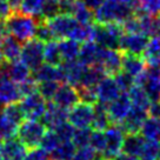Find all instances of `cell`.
<instances>
[{
	"label": "cell",
	"mask_w": 160,
	"mask_h": 160,
	"mask_svg": "<svg viewBox=\"0 0 160 160\" xmlns=\"http://www.w3.org/2000/svg\"><path fill=\"white\" fill-rule=\"evenodd\" d=\"M39 18L25 14L20 11L12 12L2 20L6 34L12 35L13 38L24 44L27 40L34 38L35 28L39 22Z\"/></svg>",
	"instance_id": "6da1fadb"
},
{
	"label": "cell",
	"mask_w": 160,
	"mask_h": 160,
	"mask_svg": "<svg viewBox=\"0 0 160 160\" xmlns=\"http://www.w3.org/2000/svg\"><path fill=\"white\" fill-rule=\"evenodd\" d=\"M94 22L98 24H122L134 14V10L125 0H105L94 11Z\"/></svg>",
	"instance_id": "7a4b0ae2"
},
{
	"label": "cell",
	"mask_w": 160,
	"mask_h": 160,
	"mask_svg": "<svg viewBox=\"0 0 160 160\" xmlns=\"http://www.w3.org/2000/svg\"><path fill=\"white\" fill-rule=\"evenodd\" d=\"M125 32L121 24H93L92 40L101 47L119 50L120 38Z\"/></svg>",
	"instance_id": "3957f363"
},
{
	"label": "cell",
	"mask_w": 160,
	"mask_h": 160,
	"mask_svg": "<svg viewBox=\"0 0 160 160\" xmlns=\"http://www.w3.org/2000/svg\"><path fill=\"white\" fill-rule=\"evenodd\" d=\"M46 132V127L39 120H24L17 131V138L26 148H33L40 144L41 138Z\"/></svg>",
	"instance_id": "277c9868"
},
{
	"label": "cell",
	"mask_w": 160,
	"mask_h": 160,
	"mask_svg": "<svg viewBox=\"0 0 160 160\" xmlns=\"http://www.w3.org/2000/svg\"><path fill=\"white\" fill-rule=\"evenodd\" d=\"M44 47L45 42L32 38L21 45L20 60L25 64L31 71L37 70L40 65L44 64Z\"/></svg>",
	"instance_id": "5b68a950"
},
{
	"label": "cell",
	"mask_w": 160,
	"mask_h": 160,
	"mask_svg": "<svg viewBox=\"0 0 160 160\" xmlns=\"http://www.w3.org/2000/svg\"><path fill=\"white\" fill-rule=\"evenodd\" d=\"M135 85L141 86L147 93L151 101L160 99V68L147 66L139 75L134 78Z\"/></svg>",
	"instance_id": "8992f818"
},
{
	"label": "cell",
	"mask_w": 160,
	"mask_h": 160,
	"mask_svg": "<svg viewBox=\"0 0 160 160\" xmlns=\"http://www.w3.org/2000/svg\"><path fill=\"white\" fill-rule=\"evenodd\" d=\"M104 132L106 137V148L101 157L105 159L114 160L115 157L121 153L125 132L119 124H111Z\"/></svg>",
	"instance_id": "52a82bcc"
},
{
	"label": "cell",
	"mask_w": 160,
	"mask_h": 160,
	"mask_svg": "<svg viewBox=\"0 0 160 160\" xmlns=\"http://www.w3.org/2000/svg\"><path fill=\"white\" fill-rule=\"evenodd\" d=\"M47 24L51 27V30L53 32L55 39H65V38H71L75 27L78 26V21L71 14H59L54 15L53 18L47 19Z\"/></svg>",
	"instance_id": "ba28073f"
},
{
	"label": "cell",
	"mask_w": 160,
	"mask_h": 160,
	"mask_svg": "<svg viewBox=\"0 0 160 160\" xmlns=\"http://www.w3.org/2000/svg\"><path fill=\"white\" fill-rule=\"evenodd\" d=\"M19 104L25 115V119L39 120L45 113L47 101L39 94V92H35L21 98Z\"/></svg>",
	"instance_id": "9c48e42d"
},
{
	"label": "cell",
	"mask_w": 160,
	"mask_h": 160,
	"mask_svg": "<svg viewBox=\"0 0 160 160\" xmlns=\"http://www.w3.org/2000/svg\"><path fill=\"white\" fill-rule=\"evenodd\" d=\"M93 112H94V105L79 101L68 110L67 121L71 122L75 128L91 127L92 119H93Z\"/></svg>",
	"instance_id": "30bf717a"
},
{
	"label": "cell",
	"mask_w": 160,
	"mask_h": 160,
	"mask_svg": "<svg viewBox=\"0 0 160 160\" xmlns=\"http://www.w3.org/2000/svg\"><path fill=\"white\" fill-rule=\"evenodd\" d=\"M150 37L142 33H124L120 38L119 50L122 53L141 55L145 51Z\"/></svg>",
	"instance_id": "8fae6325"
},
{
	"label": "cell",
	"mask_w": 160,
	"mask_h": 160,
	"mask_svg": "<svg viewBox=\"0 0 160 160\" xmlns=\"http://www.w3.org/2000/svg\"><path fill=\"white\" fill-rule=\"evenodd\" d=\"M132 108V104L126 92H121L118 98L107 105V113L111 124H121Z\"/></svg>",
	"instance_id": "7c38bea8"
},
{
	"label": "cell",
	"mask_w": 160,
	"mask_h": 160,
	"mask_svg": "<svg viewBox=\"0 0 160 160\" xmlns=\"http://www.w3.org/2000/svg\"><path fill=\"white\" fill-rule=\"evenodd\" d=\"M121 61H122V52L120 50L101 47L97 65L101 66L107 75L113 77L119 71H121Z\"/></svg>",
	"instance_id": "4fadbf2b"
},
{
	"label": "cell",
	"mask_w": 160,
	"mask_h": 160,
	"mask_svg": "<svg viewBox=\"0 0 160 160\" xmlns=\"http://www.w3.org/2000/svg\"><path fill=\"white\" fill-rule=\"evenodd\" d=\"M95 91H97V98H98L97 102L104 104V105H108L121 93V91L115 82L114 77L112 75H106L100 80L98 85L95 86Z\"/></svg>",
	"instance_id": "5bb4252c"
},
{
	"label": "cell",
	"mask_w": 160,
	"mask_h": 160,
	"mask_svg": "<svg viewBox=\"0 0 160 160\" xmlns=\"http://www.w3.org/2000/svg\"><path fill=\"white\" fill-rule=\"evenodd\" d=\"M51 101L54 102L55 105L61 107V108L68 111L77 102H79L78 91L74 86L70 85V84L60 82L59 87H58V90H57Z\"/></svg>",
	"instance_id": "9a60e30c"
},
{
	"label": "cell",
	"mask_w": 160,
	"mask_h": 160,
	"mask_svg": "<svg viewBox=\"0 0 160 160\" xmlns=\"http://www.w3.org/2000/svg\"><path fill=\"white\" fill-rule=\"evenodd\" d=\"M61 71V79L62 82L70 84V85L77 86L79 85L81 75L85 70V65H82L79 60H71V61H62L59 65Z\"/></svg>",
	"instance_id": "2e32d148"
},
{
	"label": "cell",
	"mask_w": 160,
	"mask_h": 160,
	"mask_svg": "<svg viewBox=\"0 0 160 160\" xmlns=\"http://www.w3.org/2000/svg\"><path fill=\"white\" fill-rule=\"evenodd\" d=\"M67 112L68 111L57 106L54 102L47 101L45 113L41 117V122L44 124L46 128L54 130L57 126L67 120Z\"/></svg>",
	"instance_id": "e0dca14e"
},
{
	"label": "cell",
	"mask_w": 160,
	"mask_h": 160,
	"mask_svg": "<svg viewBox=\"0 0 160 160\" xmlns=\"http://www.w3.org/2000/svg\"><path fill=\"white\" fill-rule=\"evenodd\" d=\"M148 117V112L142 108L133 107L126 115V118L122 120V122L119 124L125 133H138L140 131V127L142 125L144 120Z\"/></svg>",
	"instance_id": "ac0fdd59"
},
{
	"label": "cell",
	"mask_w": 160,
	"mask_h": 160,
	"mask_svg": "<svg viewBox=\"0 0 160 160\" xmlns=\"http://www.w3.org/2000/svg\"><path fill=\"white\" fill-rule=\"evenodd\" d=\"M27 148L17 137L5 139V142H2L1 160H24Z\"/></svg>",
	"instance_id": "d6986e66"
},
{
	"label": "cell",
	"mask_w": 160,
	"mask_h": 160,
	"mask_svg": "<svg viewBox=\"0 0 160 160\" xmlns=\"http://www.w3.org/2000/svg\"><path fill=\"white\" fill-rule=\"evenodd\" d=\"M101 46H99L93 40L85 41L82 45H80V51L78 54L79 61L85 66H92L98 64Z\"/></svg>",
	"instance_id": "ffe728a7"
},
{
	"label": "cell",
	"mask_w": 160,
	"mask_h": 160,
	"mask_svg": "<svg viewBox=\"0 0 160 160\" xmlns=\"http://www.w3.org/2000/svg\"><path fill=\"white\" fill-rule=\"evenodd\" d=\"M146 68V62L141 55L132 53H122L121 70L135 78Z\"/></svg>",
	"instance_id": "44dd1931"
},
{
	"label": "cell",
	"mask_w": 160,
	"mask_h": 160,
	"mask_svg": "<svg viewBox=\"0 0 160 160\" xmlns=\"http://www.w3.org/2000/svg\"><path fill=\"white\" fill-rule=\"evenodd\" d=\"M32 78L37 82L41 81H58L62 82L61 79V71L59 66L50 65V64H42L37 70L32 71Z\"/></svg>",
	"instance_id": "7402d4cb"
},
{
	"label": "cell",
	"mask_w": 160,
	"mask_h": 160,
	"mask_svg": "<svg viewBox=\"0 0 160 160\" xmlns=\"http://www.w3.org/2000/svg\"><path fill=\"white\" fill-rule=\"evenodd\" d=\"M106 75H107L106 72L100 65L86 66L84 73L81 75L79 85L77 87H95L100 80Z\"/></svg>",
	"instance_id": "603a6c76"
},
{
	"label": "cell",
	"mask_w": 160,
	"mask_h": 160,
	"mask_svg": "<svg viewBox=\"0 0 160 160\" xmlns=\"http://www.w3.org/2000/svg\"><path fill=\"white\" fill-rule=\"evenodd\" d=\"M145 141L146 139L140 134L139 132L138 133H125L121 152L126 153V154L139 157Z\"/></svg>",
	"instance_id": "cb8c5ba5"
},
{
	"label": "cell",
	"mask_w": 160,
	"mask_h": 160,
	"mask_svg": "<svg viewBox=\"0 0 160 160\" xmlns=\"http://www.w3.org/2000/svg\"><path fill=\"white\" fill-rule=\"evenodd\" d=\"M21 42L13 38L12 35L6 34L0 47V55L7 61H14L19 59L21 52Z\"/></svg>",
	"instance_id": "d4e9b609"
},
{
	"label": "cell",
	"mask_w": 160,
	"mask_h": 160,
	"mask_svg": "<svg viewBox=\"0 0 160 160\" xmlns=\"http://www.w3.org/2000/svg\"><path fill=\"white\" fill-rule=\"evenodd\" d=\"M141 57L145 60L146 65L152 67L160 66V38L159 37H151L147 46Z\"/></svg>",
	"instance_id": "484cf974"
},
{
	"label": "cell",
	"mask_w": 160,
	"mask_h": 160,
	"mask_svg": "<svg viewBox=\"0 0 160 160\" xmlns=\"http://www.w3.org/2000/svg\"><path fill=\"white\" fill-rule=\"evenodd\" d=\"M6 71H7V74L10 77V79L13 80L17 84L28 79L32 74V71L19 59L14 60V61H8Z\"/></svg>",
	"instance_id": "4316f807"
},
{
	"label": "cell",
	"mask_w": 160,
	"mask_h": 160,
	"mask_svg": "<svg viewBox=\"0 0 160 160\" xmlns=\"http://www.w3.org/2000/svg\"><path fill=\"white\" fill-rule=\"evenodd\" d=\"M58 45H59L62 61H71V60L78 59V54L80 51L79 41L70 39V38H65V39H60V41H58Z\"/></svg>",
	"instance_id": "83f0119b"
},
{
	"label": "cell",
	"mask_w": 160,
	"mask_h": 160,
	"mask_svg": "<svg viewBox=\"0 0 160 160\" xmlns=\"http://www.w3.org/2000/svg\"><path fill=\"white\" fill-rule=\"evenodd\" d=\"M111 125L108 113H107V105L95 102L94 104V112H93V119L91 127L93 130L105 131Z\"/></svg>",
	"instance_id": "f1b7e54d"
},
{
	"label": "cell",
	"mask_w": 160,
	"mask_h": 160,
	"mask_svg": "<svg viewBox=\"0 0 160 160\" xmlns=\"http://www.w3.org/2000/svg\"><path fill=\"white\" fill-rule=\"evenodd\" d=\"M128 98L131 100V104L133 107L142 108V110L148 111V107L151 105V99L148 98L145 90L139 85H133L130 90L127 91Z\"/></svg>",
	"instance_id": "f546056e"
},
{
	"label": "cell",
	"mask_w": 160,
	"mask_h": 160,
	"mask_svg": "<svg viewBox=\"0 0 160 160\" xmlns=\"http://www.w3.org/2000/svg\"><path fill=\"white\" fill-rule=\"evenodd\" d=\"M139 133L146 140H157L159 141L160 138V122L159 119L153 117H147L142 125L140 127Z\"/></svg>",
	"instance_id": "4dcf8cb0"
},
{
	"label": "cell",
	"mask_w": 160,
	"mask_h": 160,
	"mask_svg": "<svg viewBox=\"0 0 160 160\" xmlns=\"http://www.w3.org/2000/svg\"><path fill=\"white\" fill-rule=\"evenodd\" d=\"M77 147L75 145L68 140V141H61L59 145L50 153L51 160H72L74 155Z\"/></svg>",
	"instance_id": "1f68e13d"
},
{
	"label": "cell",
	"mask_w": 160,
	"mask_h": 160,
	"mask_svg": "<svg viewBox=\"0 0 160 160\" xmlns=\"http://www.w3.org/2000/svg\"><path fill=\"white\" fill-rule=\"evenodd\" d=\"M44 61L50 65L59 66L62 62V58L60 54L58 41L51 40L48 42H45L44 47Z\"/></svg>",
	"instance_id": "d6a6232c"
},
{
	"label": "cell",
	"mask_w": 160,
	"mask_h": 160,
	"mask_svg": "<svg viewBox=\"0 0 160 160\" xmlns=\"http://www.w3.org/2000/svg\"><path fill=\"white\" fill-rule=\"evenodd\" d=\"M72 15L80 24H93L94 22V13H93V11L88 8L81 0L75 1V6Z\"/></svg>",
	"instance_id": "836d02e7"
},
{
	"label": "cell",
	"mask_w": 160,
	"mask_h": 160,
	"mask_svg": "<svg viewBox=\"0 0 160 160\" xmlns=\"http://www.w3.org/2000/svg\"><path fill=\"white\" fill-rule=\"evenodd\" d=\"M18 124L12 121L10 118H7L2 112L0 113V138L1 139H10L17 137L18 131Z\"/></svg>",
	"instance_id": "e575fe53"
},
{
	"label": "cell",
	"mask_w": 160,
	"mask_h": 160,
	"mask_svg": "<svg viewBox=\"0 0 160 160\" xmlns=\"http://www.w3.org/2000/svg\"><path fill=\"white\" fill-rule=\"evenodd\" d=\"M44 4H45V0H21V6L19 11L25 14L41 19L40 15H41V10Z\"/></svg>",
	"instance_id": "d590c367"
},
{
	"label": "cell",
	"mask_w": 160,
	"mask_h": 160,
	"mask_svg": "<svg viewBox=\"0 0 160 160\" xmlns=\"http://www.w3.org/2000/svg\"><path fill=\"white\" fill-rule=\"evenodd\" d=\"M92 131H93V128H91V127L75 128L71 141L74 144L77 148L88 146L90 145V139H91V134H92Z\"/></svg>",
	"instance_id": "8d00e7d4"
},
{
	"label": "cell",
	"mask_w": 160,
	"mask_h": 160,
	"mask_svg": "<svg viewBox=\"0 0 160 160\" xmlns=\"http://www.w3.org/2000/svg\"><path fill=\"white\" fill-rule=\"evenodd\" d=\"M2 113H4L7 118H10L12 121H14L15 124H18V125H20V124L25 120V115L22 113V110H21V107H20L19 101L4 106V107H2Z\"/></svg>",
	"instance_id": "74e56055"
},
{
	"label": "cell",
	"mask_w": 160,
	"mask_h": 160,
	"mask_svg": "<svg viewBox=\"0 0 160 160\" xmlns=\"http://www.w3.org/2000/svg\"><path fill=\"white\" fill-rule=\"evenodd\" d=\"M60 142H61V141L59 140V138H58V135H57V133H55L54 131L48 130L44 133L39 145H40V147H41L42 150H45L47 153H51L57 146L59 145Z\"/></svg>",
	"instance_id": "f35d334b"
},
{
	"label": "cell",
	"mask_w": 160,
	"mask_h": 160,
	"mask_svg": "<svg viewBox=\"0 0 160 160\" xmlns=\"http://www.w3.org/2000/svg\"><path fill=\"white\" fill-rule=\"evenodd\" d=\"M34 38L40 40V41H42V42H48L51 40H55L53 32H52V30H51V27L48 26L46 20L44 19L39 20L38 26L35 28Z\"/></svg>",
	"instance_id": "ab89813d"
},
{
	"label": "cell",
	"mask_w": 160,
	"mask_h": 160,
	"mask_svg": "<svg viewBox=\"0 0 160 160\" xmlns=\"http://www.w3.org/2000/svg\"><path fill=\"white\" fill-rule=\"evenodd\" d=\"M159 144L157 140H146L139 155L140 160H157Z\"/></svg>",
	"instance_id": "60d3db41"
},
{
	"label": "cell",
	"mask_w": 160,
	"mask_h": 160,
	"mask_svg": "<svg viewBox=\"0 0 160 160\" xmlns=\"http://www.w3.org/2000/svg\"><path fill=\"white\" fill-rule=\"evenodd\" d=\"M90 146L97 152V153L102 154L106 148L105 132H104V131H98V130L92 131V134H91V139H90Z\"/></svg>",
	"instance_id": "b9f144b4"
},
{
	"label": "cell",
	"mask_w": 160,
	"mask_h": 160,
	"mask_svg": "<svg viewBox=\"0 0 160 160\" xmlns=\"http://www.w3.org/2000/svg\"><path fill=\"white\" fill-rule=\"evenodd\" d=\"M59 85L60 82L58 81H41L38 82V92L46 101H51Z\"/></svg>",
	"instance_id": "7bdbcfd3"
},
{
	"label": "cell",
	"mask_w": 160,
	"mask_h": 160,
	"mask_svg": "<svg viewBox=\"0 0 160 160\" xmlns=\"http://www.w3.org/2000/svg\"><path fill=\"white\" fill-rule=\"evenodd\" d=\"M102 158L101 154L97 153L90 145L85 147L77 148L72 160H100Z\"/></svg>",
	"instance_id": "ee69618b"
},
{
	"label": "cell",
	"mask_w": 160,
	"mask_h": 160,
	"mask_svg": "<svg viewBox=\"0 0 160 160\" xmlns=\"http://www.w3.org/2000/svg\"><path fill=\"white\" fill-rule=\"evenodd\" d=\"M113 77H114L115 82H117V85H118V87L120 88L121 92H127L132 86L134 85V78L128 74V73L124 72L122 70L119 71Z\"/></svg>",
	"instance_id": "f6af8a7d"
},
{
	"label": "cell",
	"mask_w": 160,
	"mask_h": 160,
	"mask_svg": "<svg viewBox=\"0 0 160 160\" xmlns=\"http://www.w3.org/2000/svg\"><path fill=\"white\" fill-rule=\"evenodd\" d=\"M57 133L58 138H59L60 141H68V140H72V137H73V133L75 131V127L71 122H68L67 120L64 121L62 124H60L53 130Z\"/></svg>",
	"instance_id": "bcb514c9"
},
{
	"label": "cell",
	"mask_w": 160,
	"mask_h": 160,
	"mask_svg": "<svg viewBox=\"0 0 160 160\" xmlns=\"http://www.w3.org/2000/svg\"><path fill=\"white\" fill-rule=\"evenodd\" d=\"M139 11L152 17L160 15V0H139Z\"/></svg>",
	"instance_id": "7dc6e473"
},
{
	"label": "cell",
	"mask_w": 160,
	"mask_h": 160,
	"mask_svg": "<svg viewBox=\"0 0 160 160\" xmlns=\"http://www.w3.org/2000/svg\"><path fill=\"white\" fill-rule=\"evenodd\" d=\"M77 91H78V95H79V101L81 102L94 105L98 101L95 87H77Z\"/></svg>",
	"instance_id": "c3c4849f"
},
{
	"label": "cell",
	"mask_w": 160,
	"mask_h": 160,
	"mask_svg": "<svg viewBox=\"0 0 160 160\" xmlns=\"http://www.w3.org/2000/svg\"><path fill=\"white\" fill-rule=\"evenodd\" d=\"M57 14H59L58 0H45V4L42 6L40 18L44 20H47V19L53 18V17Z\"/></svg>",
	"instance_id": "681fc988"
},
{
	"label": "cell",
	"mask_w": 160,
	"mask_h": 160,
	"mask_svg": "<svg viewBox=\"0 0 160 160\" xmlns=\"http://www.w3.org/2000/svg\"><path fill=\"white\" fill-rule=\"evenodd\" d=\"M18 87H19L21 98L38 92V82H37L33 78H31V77L28 79H26V80H24V81L19 82V84H18Z\"/></svg>",
	"instance_id": "f907efd6"
},
{
	"label": "cell",
	"mask_w": 160,
	"mask_h": 160,
	"mask_svg": "<svg viewBox=\"0 0 160 160\" xmlns=\"http://www.w3.org/2000/svg\"><path fill=\"white\" fill-rule=\"evenodd\" d=\"M24 160H51L50 154L42 150L41 147H33V148H28L26 152Z\"/></svg>",
	"instance_id": "816d5d0a"
},
{
	"label": "cell",
	"mask_w": 160,
	"mask_h": 160,
	"mask_svg": "<svg viewBox=\"0 0 160 160\" xmlns=\"http://www.w3.org/2000/svg\"><path fill=\"white\" fill-rule=\"evenodd\" d=\"M147 112H148L150 117L160 119V99L155 100V101H151V105Z\"/></svg>",
	"instance_id": "f5cc1de1"
},
{
	"label": "cell",
	"mask_w": 160,
	"mask_h": 160,
	"mask_svg": "<svg viewBox=\"0 0 160 160\" xmlns=\"http://www.w3.org/2000/svg\"><path fill=\"white\" fill-rule=\"evenodd\" d=\"M88 8H91L92 11H94L97 7H99L105 0H81Z\"/></svg>",
	"instance_id": "db71d44e"
},
{
	"label": "cell",
	"mask_w": 160,
	"mask_h": 160,
	"mask_svg": "<svg viewBox=\"0 0 160 160\" xmlns=\"http://www.w3.org/2000/svg\"><path fill=\"white\" fill-rule=\"evenodd\" d=\"M7 4H8L12 12H17V11L20 10L21 0H7Z\"/></svg>",
	"instance_id": "11a10c76"
},
{
	"label": "cell",
	"mask_w": 160,
	"mask_h": 160,
	"mask_svg": "<svg viewBox=\"0 0 160 160\" xmlns=\"http://www.w3.org/2000/svg\"><path fill=\"white\" fill-rule=\"evenodd\" d=\"M114 160H140L139 157H135V155L126 154V153H120L114 158Z\"/></svg>",
	"instance_id": "9f6ffc18"
},
{
	"label": "cell",
	"mask_w": 160,
	"mask_h": 160,
	"mask_svg": "<svg viewBox=\"0 0 160 160\" xmlns=\"http://www.w3.org/2000/svg\"><path fill=\"white\" fill-rule=\"evenodd\" d=\"M5 35H6L5 27H4L2 21H0V47H1V44H2V40H4V38H5Z\"/></svg>",
	"instance_id": "6f0895ef"
},
{
	"label": "cell",
	"mask_w": 160,
	"mask_h": 160,
	"mask_svg": "<svg viewBox=\"0 0 160 160\" xmlns=\"http://www.w3.org/2000/svg\"><path fill=\"white\" fill-rule=\"evenodd\" d=\"M1 150H2V140L0 138V160H1Z\"/></svg>",
	"instance_id": "680465c9"
},
{
	"label": "cell",
	"mask_w": 160,
	"mask_h": 160,
	"mask_svg": "<svg viewBox=\"0 0 160 160\" xmlns=\"http://www.w3.org/2000/svg\"><path fill=\"white\" fill-rule=\"evenodd\" d=\"M157 159L160 160V145H159V151H158V157H157Z\"/></svg>",
	"instance_id": "91938a15"
},
{
	"label": "cell",
	"mask_w": 160,
	"mask_h": 160,
	"mask_svg": "<svg viewBox=\"0 0 160 160\" xmlns=\"http://www.w3.org/2000/svg\"><path fill=\"white\" fill-rule=\"evenodd\" d=\"M100 160H113V159H105V158H101Z\"/></svg>",
	"instance_id": "94428289"
},
{
	"label": "cell",
	"mask_w": 160,
	"mask_h": 160,
	"mask_svg": "<svg viewBox=\"0 0 160 160\" xmlns=\"http://www.w3.org/2000/svg\"><path fill=\"white\" fill-rule=\"evenodd\" d=\"M0 21H2V20H1V19H0Z\"/></svg>",
	"instance_id": "6125c7cd"
},
{
	"label": "cell",
	"mask_w": 160,
	"mask_h": 160,
	"mask_svg": "<svg viewBox=\"0 0 160 160\" xmlns=\"http://www.w3.org/2000/svg\"><path fill=\"white\" fill-rule=\"evenodd\" d=\"M159 122H160V119H159Z\"/></svg>",
	"instance_id": "be15d7a7"
}]
</instances>
